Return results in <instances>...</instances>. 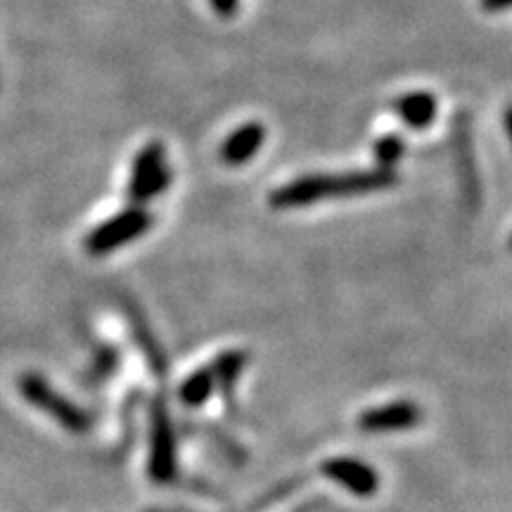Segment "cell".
<instances>
[{
	"mask_svg": "<svg viewBox=\"0 0 512 512\" xmlns=\"http://www.w3.org/2000/svg\"><path fill=\"white\" fill-rule=\"evenodd\" d=\"M174 181V171L166 166V150L162 143H147L138 152L136 162L131 166V181H128V200L133 207L155 200Z\"/></svg>",
	"mask_w": 512,
	"mask_h": 512,
	"instance_id": "7a4b0ae2",
	"label": "cell"
},
{
	"mask_svg": "<svg viewBox=\"0 0 512 512\" xmlns=\"http://www.w3.org/2000/svg\"><path fill=\"white\" fill-rule=\"evenodd\" d=\"M505 131H508V138L512 143V105L505 110Z\"/></svg>",
	"mask_w": 512,
	"mask_h": 512,
	"instance_id": "4fadbf2b",
	"label": "cell"
},
{
	"mask_svg": "<svg viewBox=\"0 0 512 512\" xmlns=\"http://www.w3.org/2000/svg\"><path fill=\"white\" fill-rule=\"evenodd\" d=\"M209 387H211V377H209V373L197 375L195 380H190L188 387L183 389V399L188 401V403H200L202 396L207 394Z\"/></svg>",
	"mask_w": 512,
	"mask_h": 512,
	"instance_id": "30bf717a",
	"label": "cell"
},
{
	"mask_svg": "<svg viewBox=\"0 0 512 512\" xmlns=\"http://www.w3.org/2000/svg\"><path fill=\"white\" fill-rule=\"evenodd\" d=\"M209 3H211V8H214L216 15L226 17V19L235 17L240 10V0H209Z\"/></svg>",
	"mask_w": 512,
	"mask_h": 512,
	"instance_id": "8fae6325",
	"label": "cell"
},
{
	"mask_svg": "<svg viewBox=\"0 0 512 512\" xmlns=\"http://www.w3.org/2000/svg\"><path fill=\"white\" fill-rule=\"evenodd\" d=\"M418 415V408L413 403H392L387 408H377L370 411L366 418L361 420V427L368 432L377 430H403V427H411Z\"/></svg>",
	"mask_w": 512,
	"mask_h": 512,
	"instance_id": "52a82bcc",
	"label": "cell"
},
{
	"mask_svg": "<svg viewBox=\"0 0 512 512\" xmlns=\"http://www.w3.org/2000/svg\"><path fill=\"white\" fill-rule=\"evenodd\" d=\"M403 152H406V143L399 136H384L375 143L373 147V157L377 169H387L394 171V166L401 162Z\"/></svg>",
	"mask_w": 512,
	"mask_h": 512,
	"instance_id": "9c48e42d",
	"label": "cell"
},
{
	"mask_svg": "<svg viewBox=\"0 0 512 512\" xmlns=\"http://www.w3.org/2000/svg\"><path fill=\"white\" fill-rule=\"evenodd\" d=\"M399 176L387 169L349 171V174H316L294 178L292 183L280 185L271 192L268 202L273 209H297L320 200H337V197L373 195V192L394 188Z\"/></svg>",
	"mask_w": 512,
	"mask_h": 512,
	"instance_id": "6da1fadb",
	"label": "cell"
},
{
	"mask_svg": "<svg viewBox=\"0 0 512 512\" xmlns=\"http://www.w3.org/2000/svg\"><path fill=\"white\" fill-rule=\"evenodd\" d=\"M439 102L432 93L427 91H413L406 93L403 98L394 102V112L403 124L415 128V131H422V128L432 126V121L437 119Z\"/></svg>",
	"mask_w": 512,
	"mask_h": 512,
	"instance_id": "8992f818",
	"label": "cell"
},
{
	"mask_svg": "<svg viewBox=\"0 0 512 512\" xmlns=\"http://www.w3.org/2000/svg\"><path fill=\"white\" fill-rule=\"evenodd\" d=\"M328 472L330 477H335L337 482L349 486L351 491H356V494L361 496H368L377 486L373 472H370L366 465L354 463V460H335V463L328 465Z\"/></svg>",
	"mask_w": 512,
	"mask_h": 512,
	"instance_id": "ba28073f",
	"label": "cell"
},
{
	"mask_svg": "<svg viewBox=\"0 0 512 512\" xmlns=\"http://www.w3.org/2000/svg\"><path fill=\"white\" fill-rule=\"evenodd\" d=\"M266 140V128L259 124V121H247L235 128L230 136L221 143L219 157L223 164L228 166H242L247 162H252L256 157V152L261 150Z\"/></svg>",
	"mask_w": 512,
	"mask_h": 512,
	"instance_id": "5b68a950",
	"label": "cell"
},
{
	"mask_svg": "<svg viewBox=\"0 0 512 512\" xmlns=\"http://www.w3.org/2000/svg\"><path fill=\"white\" fill-rule=\"evenodd\" d=\"M19 387H22L24 399H27L29 403H34L36 408H41L43 413L53 415V418L57 422H62L67 430H86V425H88L86 413L79 411L76 406H72L67 399H62L60 394H55L53 389H50L48 384L41 380V377L27 375L22 382H19Z\"/></svg>",
	"mask_w": 512,
	"mask_h": 512,
	"instance_id": "277c9868",
	"label": "cell"
},
{
	"mask_svg": "<svg viewBox=\"0 0 512 512\" xmlns=\"http://www.w3.org/2000/svg\"><path fill=\"white\" fill-rule=\"evenodd\" d=\"M482 10L486 12H505L512 10V0H479Z\"/></svg>",
	"mask_w": 512,
	"mask_h": 512,
	"instance_id": "7c38bea8",
	"label": "cell"
},
{
	"mask_svg": "<svg viewBox=\"0 0 512 512\" xmlns=\"http://www.w3.org/2000/svg\"><path fill=\"white\" fill-rule=\"evenodd\" d=\"M152 223H155V219H152L143 207L124 209L121 214L112 216V219H107L105 223H100V226L88 235L86 252L93 256L110 254L114 249L124 247L126 242H133L138 240L140 235H145L147 230L152 228Z\"/></svg>",
	"mask_w": 512,
	"mask_h": 512,
	"instance_id": "3957f363",
	"label": "cell"
}]
</instances>
